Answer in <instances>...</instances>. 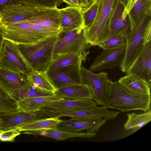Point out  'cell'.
Segmentation results:
<instances>
[{
	"label": "cell",
	"mask_w": 151,
	"mask_h": 151,
	"mask_svg": "<svg viewBox=\"0 0 151 151\" xmlns=\"http://www.w3.org/2000/svg\"><path fill=\"white\" fill-rule=\"evenodd\" d=\"M52 15L50 8L40 6L33 16L27 19L1 25L3 38L17 44H31L57 35L60 29L46 27Z\"/></svg>",
	"instance_id": "obj_1"
},
{
	"label": "cell",
	"mask_w": 151,
	"mask_h": 151,
	"mask_svg": "<svg viewBox=\"0 0 151 151\" xmlns=\"http://www.w3.org/2000/svg\"><path fill=\"white\" fill-rule=\"evenodd\" d=\"M150 95H133L126 90L118 81H111L108 93L102 106L122 111L139 110L145 112L150 109Z\"/></svg>",
	"instance_id": "obj_2"
},
{
	"label": "cell",
	"mask_w": 151,
	"mask_h": 151,
	"mask_svg": "<svg viewBox=\"0 0 151 151\" xmlns=\"http://www.w3.org/2000/svg\"><path fill=\"white\" fill-rule=\"evenodd\" d=\"M98 6L93 22L86 31V37L91 46H95L110 37L109 25L121 0H98Z\"/></svg>",
	"instance_id": "obj_3"
},
{
	"label": "cell",
	"mask_w": 151,
	"mask_h": 151,
	"mask_svg": "<svg viewBox=\"0 0 151 151\" xmlns=\"http://www.w3.org/2000/svg\"><path fill=\"white\" fill-rule=\"evenodd\" d=\"M57 39L58 35L47 37L34 44H17L34 70L46 72L53 60Z\"/></svg>",
	"instance_id": "obj_4"
},
{
	"label": "cell",
	"mask_w": 151,
	"mask_h": 151,
	"mask_svg": "<svg viewBox=\"0 0 151 151\" xmlns=\"http://www.w3.org/2000/svg\"><path fill=\"white\" fill-rule=\"evenodd\" d=\"M91 45L88 43L83 27L67 31L61 30L54 47L53 59L62 54L76 53L82 55L84 60Z\"/></svg>",
	"instance_id": "obj_5"
},
{
	"label": "cell",
	"mask_w": 151,
	"mask_h": 151,
	"mask_svg": "<svg viewBox=\"0 0 151 151\" xmlns=\"http://www.w3.org/2000/svg\"><path fill=\"white\" fill-rule=\"evenodd\" d=\"M0 67L25 76L34 70L17 44L4 39L0 55Z\"/></svg>",
	"instance_id": "obj_6"
},
{
	"label": "cell",
	"mask_w": 151,
	"mask_h": 151,
	"mask_svg": "<svg viewBox=\"0 0 151 151\" xmlns=\"http://www.w3.org/2000/svg\"><path fill=\"white\" fill-rule=\"evenodd\" d=\"M151 22V13L145 14L136 27L126 37V51L120 69L126 73L138 54L144 46L143 35L148 24Z\"/></svg>",
	"instance_id": "obj_7"
},
{
	"label": "cell",
	"mask_w": 151,
	"mask_h": 151,
	"mask_svg": "<svg viewBox=\"0 0 151 151\" xmlns=\"http://www.w3.org/2000/svg\"><path fill=\"white\" fill-rule=\"evenodd\" d=\"M81 72L83 83L90 89L93 95V99L97 105L102 106L108 94L111 81L108 73L104 71L95 73L82 65Z\"/></svg>",
	"instance_id": "obj_8"
},
{
	"label": "cell",
	"mask_w": 151,
	"mask_h": 151,
	"mask_svg": "<svg viewBox=\"0 0 151 151\" xmlns=\"http://www.w3.org/2000/svg\"><path fill=\"white\" fill-rule=\"evenodd\" d=\"M41 6L23 2L6 5L0 11L1 25L20 22L33 16Z\"/></svg>",
	"instance_id": "obj_9"
},
{
	"label": "cell",
	"mask_w": 151,
	"mask_h": 151,
	"mask_svg": "<svg viewBox=\"0 0 151 151\" xmlns=\"http://www.w3.org/2000/svg\"><path fill=\"white\" fill-rule=\"evenodd\" d=\"M101 117H83L62 121L56 129L63 131L77 132L86 130L88 133H96L106 122Z\"/></svg>",
	"instance_id": "obj_10"
},
{
	"label": "cell",
	"mask_w": 151,
	"mask_h": 151,
	"mask_svg": "<svg viewBox=\"0 0 151 151\" xmlns=\"http://www.w3.org/2000/svg\"><path fill=\"white\" fill-rule=\"evenodd\" d=\"M81 68L76 66L66 67L47 70L46 73L57 90L65 86L83 83Z\"/></svg>",
	"instance_id": "obj_11"
},
{
	"label": "cell",
	"mask_w": 151,
	"mask_h": 151,
	"mask_svg": "<svg viewBox=\"0 0 151 151\" xmlns=\"http://www.w3.org/2000/svg\"><path fill=\"white\" fill-rule=\"evenodd\" d=\"M126 45L111 49H103L95 59L89 71L98 72L105 69H112L120 66L125 55Z\"/></svg>",
	"instance_id": "obj_12"
},
{
	"label": "cell",
	"mask_w": 151,
	"mask_h": 151,
	"mask_svg": "<svg viewBox=\"0 0 151 151\" xmlns=\"http://www.w3.org/2000/svg\"><path fill=\"white\" fill-rule=\"evenodd\" d=\"M132 74L151 84V40L145 45L128 69Z\"/></svg>",
	"instance_id": "obj_13"
},
{
	"label": "cell",
	"mask_w": 151,
	"mask_h": 151,
	"mask_svg": "<svg viewBox=\"0 0 151 151\" xmlns=\"http://www.w3.org/2000/svg\"><path fill=\"white\" fill-rule=\"evenodd\" d=\"M47 117L41 111L16 112L0 114V130H5L34 120Z\"/></svg>",
	"instance_id": "obj_14"
},
{
	"label": "cell",
	"mask_w": 151,
	"mask_h": 151,
	"mask_svg": "<svg viewBox=\"0 0 151 151\" xmlns=\"http://www.w3.org/2000/svg\"><path fill=\"white\" fill-rule=\"evenodd\" d=\"M29 86L24 75L0 67V86L7 94L12 96L13 93Z\"/></svg>",
	"instance_id": "obj_15"
},
{
	"label": "cell",
	"mask_w": 151,
	"mask_h": 151,
	"mask_svg": "<svg viewBox=\"0 0 151 151\" xmlns=\"http://www.w3.org/2000/svg\"><path fill=\"white\" fill-rule=\"evenodd\" d=\"M59 22L62 31L84 28L82 10L79 7L68 6L59 9Z\"/></svg>",
	"instance_id": "obj_16"
},
{
	"label": "cell",
	"mask_w": 151,
	"mask_h": 151,
	"mask_svg": "<svg viewBox=\"0 0 151 151\" xmlns=\"http://www.w3.org/2000/svg\"><path fill=\"white\" fill-rule=\"evenodd\" d=\"M63 99L55 94L47 96L19 99L17 100V109L20 112H36L40 111L48 104Z\"/></svg>",
	"instance_id": "obj_17"
},
{
	"label": "cell",
	"mask_w": 151,
	"mask_h": 151,
	"mask_svg": "<svg viewBox=\"0 0 151 151\" xmlns=\"http://www.w3.org/2000/svg\"><path fill=\"white\" fill-rule=\"evenodd\" d=\"M118 81L126 90L133 95L139 96L150 95L151 86L134 75L126 74Z\"/></svg>",
	"instance_id": "obj_18"
},
{
	"label": "cell",
	"mask_w": 151,
	"mask_h": 151,
	"mask_svg": "<svg viewBox=\"0 0 151 151\" xmlns=\"http://www.w3.org/2000/svg\"><path fill=\"white\" fill-rule=\"evenodd\" d=\"M93 99H63L53 102L45 106L62 111H76L88 109L97 106Z\"/></svg>",
	"instance_id": "obj_19"
},
{
	"label": "cell",
	"mask_w": 151,
	"mask_h": 151,
	"mask_svg": "<svg viewBox=\"0 0 151 151\" xmlns=\"http://www.w3.org/2000/svg\"><path fill=\"white\" fill-rule=\"evenodd\" d=\"M55 94L66 100L93 99L88 87L83 83L64 86L56 90Z\"/></svg>",
	"instance_id": "obj_20"
},
{
	"label": "cell",
	"mask_w": 151,
	"mask_h": 151,
	"mask_svg": "<svg viewBox=\"0 0 151 151\" xmlns=\"http://www.w3.org/2000/svg\"><path fill=\"white\" fill-rule=\"evenodd\" d=\"M22 133L35 136H44L53 138L57 141L63 140L68 138L73 137L89 138L93 137L96 134V133H88L87 132H70L59 130L56 128L25 131Z\"/></svg>",
	"instance_id": "obj_21"
},
{
	"label": "cell",
	"mask_w": 151,
	"mask_h": 151,
	"mask_svg": "<svg viewBox=\"0 0 151 151\" xmlns=\"http://www.w3.org/2000/svg\"><path fill=\"white\" fill-rule=\"evenodd\" d=\"M123 10V6L120 3L116 9L110 23V37L117 34H121L126 37L132 30L128 16L125 19L122 18Z\"/></svg>",
	"instance_id": "obj_22"
},
{
	"label": "cell",
	"mask_w": 151,
	"mask_h": 151,
	"mask_svg": "<svg viewBox=\"0 0 151 151\" xmlns=\"http://www.w3.org/2000/svg\"><path fill=\"white\" fill-rule=\"evenodd\" d=\"M57 117L43 118L22 125L16 128L19 132L56 128L62 121Z\"/></svg>",
	"instance_id": "obj_23"
},
{
	"label": "cell",
	"mask_w": 151,
	"mask_h": 151,
	"mask_svg": "<svg viewBox=\"0 0 151 151\" xmlns=\"http://www.w3.org/2000/svg\"><path fill=\"white\" fill-rule=\"evenodd\" d=\"M26 76L29 86L55 93L56 89L49 79L46 72L34 70Z\"/></svg>",
	"instance_id": "obj_24"
},
{
	"label": "cell",
	"mask_w": 151,
	"mask_h": 151,
	"mask_svg": "<svg viewBox=\"0 0 151 151\" xmlns=\"http://www.w3.org/2000/svg\"><path fill=\"white\" fill-rule=\"evenodd\" d=\"M151 13V0H138L128 14L131 30L146 14Z\"/></svg>",
	"instance_id": "obj_25"
},
{
	"label": "cell",
	"mask_w": 151,
	"mask_h": 151,
	"mask_svg": "<svg viewBox=\"0 0 151 151\" xmlns=\"http://www.w3.org/2000/svg\"><path fill=\"white\" fill-rule=\"evenodd\" d=\"M83 55L76 53H68L59 55L53 59L47 70L70 66L81 67L84 60Z\"/></svg>",
	"instance_id": "obj_26"
},
{
	"label": "cell",
	"mask_w": 151,
	"mask_h": 151,
	"mask_svg": "<svg viewBox=\"0 0 151 151\" xmlns=\"http://www.w3.org/2000/svg\"><path fill=\"white\" fill-rule=\"evenodd\" d=\"M127 119L124 124L126 131L130 130L129 135L140 129L149 123L151 120V110L150 109L144 113L137 114L133 112L127 114Z\"/></svg>",
	"instance_id": "obj_27"
},
{
	"label": "cell",
	"mask_w": 151,
	"mask_h": 151,
	"mask_svg": "<svg viewBox=\"0 0 151 151\" xmlns=\"http://www.w3.org/2000/svg\"><path fill=\"white\" fill-rule=\"evenodd\" d=\"M17 111V99L7 94L0 86V114Z\"/></svg>",
	"instance_id": "obj_28"
},
{
	"label": "cell",
	"mask_w": 151,
	"mask_h": 151,
	"mask_svg": "<svg viewBox=\"0 0 151 151\" xmlns=\"http://www.w3.org/2000/svg\"><path fill=\"white\" fill-rule=\"evenodd\" d=\"M55 94L32 87L29 86L13 93L12 96L17 100L25 98L47 96Z\"/></svg>",
	"instance_id": "obj_29"
},
{
	"label": "cell",
	"mask_w": 151,
	"mask_h": 151,
	"mask_svg": "<svg viewBox=\"0 0 151 151\" xmlns=\"http://www.w3.org/2000/svg\"><path fill=\"white\" fill-rule=\"evenodd\" d=\"M127 44L126 37L121 34L116 35L95 46L103 49H111L117 48Z\"/></svg>",
	"instance_id": "obj_30"
},
{
	"label": "cell",
	"mask_w": 151,
	"mask_h": 151,
	"mask_svg": "<svg viewBox=\"0 0 151 151\" xmlns=\"http://www.w3.org/2000/svg\"><path fill=\"white\" fill-rule=\"evenodd\" d=\"M98 6V2L97 1L86 10L82 11L84 27L86 30L90 27L93 24L96 17Z\"/></svg>",
	"instance_id": "obj_31"
},
{
	"label": "cell",
	"mask_w": 151,
	"mask_h": 151,
	"mask_svg": "<svg viewBox=\"0 0 151 151\" xmlns=\"http://www.w3.org/2000/svg\"><path fill=\"white\" fill-rule=\"evenodd\" d=\"M19 2H23L36 6L47 7H57L62 2L61 0H17Z\"/></svg>",
	"instance_id": "obj_32"
},
{
	"label": "cell",
	"mask_w": 151,
	"mask_h": 151,
	"mask_svg": "<svg viewBox=\"0 0 151 151\" xmlns=\"http://www.w3.org/2000/svg\"><path fill=\"white\" fill-rule=\"evenodd\" d=\"M21 134L16 128L5 130H0V141L13 142L15 138Z\"/></svg>",
	"instance_id": "obj_33"
},
{
	"label": "cell",
	"mask_w": 151,
	"mask_h": 151,
	"mask_svg": "<svg viewBox=\"0 0 151 151\" xmlns=\"http://www.w3.org/2000/svg\"><path fill=\"white\" fill-rule=\"evenodd\" d=\"M138 0H121V3L123 5L124 10L122 17L125 19L129 12Z\"/></svg>",
	"instance_id": "obj_34"
},
{
	"label": "cell",
	"mask_w": 151,
	"mask_h": 151,
	"mask_svg": "<svg viewBox=\"0 0 151 151\" xmlns=\"http://www.w3.org/2000/svg\"><path fill=\"white\" fill-rule=\"evenodd\" d=\"M151 40V22H150L144 32L143 37V45Z\"/></svg>",
	"instance_id": "obj_35"
},
{
	"label": "cell",
	"mask_w": 151,
	"mask_h": 151,
	"mask_svg": "<svg viewBox=\"0 0 151 151\" xmlns=\"http://www.w3.org/2000/svg\"><path fill=\"white\" fill-rule=\"evenodd\" d=\"M95 2V0H80V7L82 11L85 10L90 7Z\"/></svg>",
	"instance_id": "obj_36"
},
{
	"label": "cell",
	"mask_w": 151,
	"mask_h": 151,
	"mask_svg": "<svg viewBox=\"0 0 151 151\" xmlns=\"http://www.w3.org/2000/svg\"><path fill=\"white\" fill-rule=\"evenodd\" d=\"M70 6L80 7V0H61Z\"/></svg>",
	"instance_id": "obj_37"
},
{
	"label": "cell",
	"mask_w": 151,
	"mask_h": 151,
	"mask_svg": "<svg viewBox=\"0 0 151 151\" xmlns=\"http://www.w3.org/2000/svg\"><path fill=\"white\" fill-rule=\"evenodd\" d=\"M18 2L17 0H0V11L6 5Z\"/></svg>",
	"instance_id": "obj_38"
},
{
	"label": "cell",
	"mask_w": 151,
	"mask_h": 151,
	"mask_svg": "<svg viewBox=\"0 0 151 151\" xmlns=\"http://www.w3.org/2000/svg\"><path fill=\"white\" fill-rule=\"evenodd\" d=\"M4 40V38L3 37V33L0 26V55Z\"/></svg>",
	"instance_id": "obj_39"
},
{
	"label": "cell",
	"mask_w": 151,
	"mask_h": 151,
	"mask_svg": "<svg viewBox=\"0 0 151 151\" xmlns=\"http://www.w3.org/2000/svg\"><path fill=\"white\" fill-rule=\"evenodd\" d=\"M1 25V18H0V26Z\"/></svg>",
	"instance_id": "obj_40"
},
{
	"label": "cell",
	"mask_w": 151,
	"mask_h": 151,
	"mask_svg": "<svg viewBox=\"0 0 151 151\" xmlns=\"http://www.w3.org/2000/svg\"><path fill=\"white\" fill-rule=\"evenodd\" d=\"M95 1H98V0H95Z\"/></svg>",
	"instance_id": "obj_41"
},
{
	"label": "cell",
	"mask_w": 151,
	"mask_h": 151,
	"mask_svg": "<svg viewBox=\"0 0 151 151\" xmlns=\"http://www.w3.org/2000/svg\"></svg>",
	"instance_id": "obj_42"
}]
</instances>
